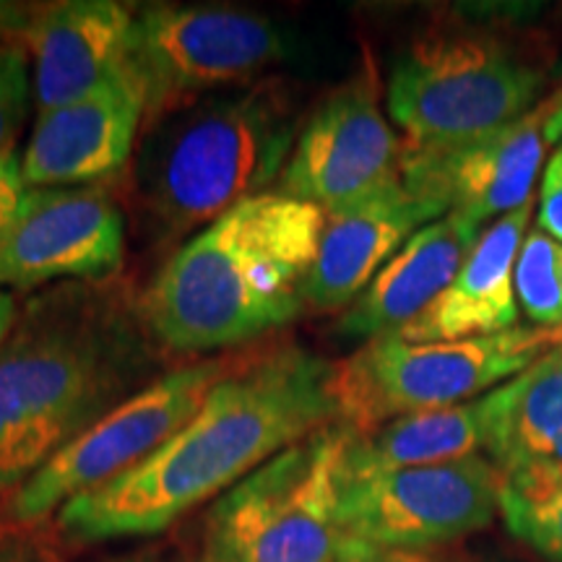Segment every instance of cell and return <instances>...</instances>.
I'll return each instance as SVG.
<instances>
[{"mask_svg": "<svg viewBox=\"0 0 562 562\" xmlns=\"http://www.w3.org/2000/svg\"><path fill=\"white\" fill-rule=\"evenodd\" d=\"M513 286L533 326H562V245L539 227L524 237Z\"/></svg>", "mask_w": 562, "mask_h": 562, "instance_id": "7402d4cb", "label": "cell"}, {"mask_svg": "<svg viewBox=\"0 0 562 562\" xmlns=\"http://www.w3.org/2000/svg\"><path fill=\"white\" fill-rule=\"evenodd\" d=\"M550 110L552 102H544L521 121L453 144H404V188L440 216L461 214L476 224L503 220L531 201Z\"/></svg>", "mask_w": 562, "mask_h": 562, "instance_id": "7c38bea8", "label": "cell"}, {"mask_svg": "<svg viewBox=\"0 0 562 562\" xmlns=\"http://www.w3.org/2000/svg\"><path fill=\"white\" fill-rule=\"evenodd\" d=\"M19 302L13 297V292L9 290H0V347H3V341L9 339L11 328L16 326V318H19Z\"/></svg>", "mask_w": 562, "mask_h": 562, "instance_id": "f546056e", "label": "cell"}, {"mask_svg": "<svg viewBox=\"0 0 562 562\" xmlns=\"http://www.w3.org/2000/svg\"><path fill=\"white\" fill-rule=\"evenodd\" d=\"M0 562H60V552L45 526L0 529Z\"/></svg>", "mask_w": 562, "mask_h": 562, "instance_id": "d4e9b609", "label": "cell"}, {"mask_svg": "<svg viewBox=\"0 0 562 562\" xmlns=\"http://www.w3.org/2000/svg\"><path fill=\"white\" fill-rule=\"evenodd\" d=\"M501 513L508 531L550 562H562V469L503 472Z\"/></svg>", "mask_w": 562, "mask_h": 562, "instance_id": "44dd1931", "label": "cell"}, {"mask_svg": "<svg viewBox=\"0 0 562 562\" xmlns=\"http://www.w3.org/2000/svg\"><path fill=\"white\" fill-rule=\"evenodd\" d=\"M149 372V347L123 302L63 281L21 307L0 347V406L70 440L140 391Z\"/></svg>", "mask_w": 562, "mask_h": 562, "instance_id": "277c9868", "label": "cell"}, {"mask_svg": "<svg viewBox=\"0 0 562 562\" xmlns=\"http://www.w3.org/2000/svg\"><path fill=\"white\" fill-rule=\"evenodd\" d=\"M558 347L562 326H516L461 341L378 336L334 364L336 422L351 432H368L404 414L474 402Z\"/></svg>", "mask_w": 562, "mask_h": 562, "instance_id": "8992f818", "label": "cell"}, {"mask_svg": "<svg viewBox=\"0 0 562 562\" xmlns=\"http://www.w3.org/2000/svg\"><path fill=\"white\" fill-rule=\"evenodd\" d=\"M326 224L315 203L277 191L250 195L195 232L157 273L140 318L161 347L209 355L292 323Z\"/></svg>", "mask_w": 562, "mask_h": 562, "instance_id": "7a4b0ae2", "label": "cell"}, {"mask_svg": "<svg viewBox=\"0 0 562 562\" xmlns=\"http://www.w3.org/2000/svg\"><path fill=\"white\" fill-rule=\"evenodd\" d=\"M539 229L562 245V140L547 161L539 191Z\"/></svg>", "mask_w": 562, "mask_h": 562, "instance_id": "484cf974", "label": "cell"}, {"mask_svg": "<svg viewBox=\"0 0 562 562\" xmlns=\"http://www.w3.org/2000/svg\"><path fill=\"white\" fill-rule=\"evenodd\" d=\"M292 37L263 13L227 5H149L136 11L125 74L151 125L175 110L266 79L292 58Z\"/></svg>", "mask_w": 562, "mask_h": 562, "instance_id": "ba28073f", "label": "cell"}, {"mask_svg": "<svg viewBox=\"0 0 562 562\" xmlns=\"http://www.w3.org/2000/svg\"><path fill=\"white\" fill-rule=\"evenodd\" d=\"M533 201L492 222L446 292L396 336L406 341H461L516 328L513 271L529 227Z\"/></svg>", "mask_w": 562, "mask_h": 562, "instance_id": "ac0fdd59", "label": "cell"}, {"mask_svg": "<svg viewBox=\"0 0 562 562\" xmlns=\"http://www.w3.org/2000/svg\"><path fill=\"white\" fill-rule=\"evenodd\" d=\"M68 438L53 427L13 417L0 406V501L13 495Z\"/></svg>", "mask_w": 562, "mask_h": 562, "instance_id": "603a6c76", "label": "cell"}, {"mask_svg": "<svg viewBox=\"0 0 562 562\" xmlns=\"http://www.w3.org/2000/svg\"><path fill=\"white\" fill-rule=\"evenodd\" d=\"M334 364L302 347L237 362L201 409L131 472L58 510L68 542L151 537L336 422Z\"/></svg>", "mask_w": 562, "mask_h": 562, "instance_id": "6da1fadb", "label": "cell"}, {"mask_svg": "<svg viewBox=\"0 0 562 562\" xmlns=\"http://www.w3.org/2000/svg\"><path fill=\"white\" fill-rule=\"evenodd\" d=\"M108 562H159V560H157V554H151V552H136V554H125V558H115Z\"/></svg>", "mask_w": 562, "mask_h": 562, "instance_id": "d6a6232c", "label": "cell"}, {"mask_svg": "<svg viewBox=\"0 0 562 562\" xmlns=\"http://www.w3.org/2000/svg\"><path fill=\"white\" fill-rule=\"evenodd\" d=\"M123 256L125 220L108 188H30L0 232V290L108 279Z\"/></svg>", "mask_w": 562, "mask_h": 562, "instance_id": "4fadbf2b", "label": "cell"}, {"mask_svg": "<svg viewBox=\"0 0 562 562\" xmlns=\"http://www.w3.org/2000/svg\"><path fill=\"white\" fill-rule=\"evenodd\" d=\"M542 83L544 70L503 32L446 24L417 34L398 53L385 94L404 144L432 146L521 121Z\"/></svg>", "mask_w": 562, "mask_h": 562, "instance_id": "5b68a950", "label": "cell"}, {"mask_svg": "<svg viewBox=\"0 0 562 562\" xmlns=\"http://www.w3.org/2000/svg\"><path fill=\"white\" fill-rule=\"evenodd\" d=\"M193 562H232V560H227L220 550H214V547L206 544V547H203L201 558H195Z\"/></svg>", "mask_w": 562, "mask_h": 562, "instance_id": "1f68e13d", "label": "cell"}, {"mask_svg": "<svg viewBox=\"0 0 562 562\" xmlns=\"http://www.w3.org/2000/svg\"><path fill=\"white\" fill-rule=\"evenodd\" d=\"M302 128L290 81L266 76L146 125L133 167L136 201L165 237L209 227L271 191Z\"/></svg>", "mask_w": 562, "mask_h": 562, "instance_id": "3957f363", "label": "cell"}, {"mask_svg": "<svg viewBox=\"0 0 562 562\" xmlns=\"http://www.w3.org/2000/svg\"><path fill=\"white\" fill-rule=\"evenodd\" d=\"M237 360L175 368L70 438L13 495L0 501V529L45 526L55 510L146 461L201 409Z\"/></svg>", "mask_w": 562, "mask_h": 562, "instance_id": "9c48e42d", "label": "cell"}, {"mask_svg": "<svg viewBox=\"0 0 562 562\" xmlns=\"http://www.w3.org/2000/svg\"><path fill=\"white\" fill-rule=\"evenodd\" d=\"M404 144L383 115L372 70L341 83L302 123L277 191L323 211L351 206L402 180Z\"/></svg>", "mask_w": 562, "mask_h": 562, "instance_id": "8fae6325", "label": "cell"}, {"mask_svg": "<svg viewBox=\"0 0 562 562\" xmlns=\"http://www.w3.org/2000/svg\"><path fill=\"white\" fill-rule=\"evenodd\" d=\"M40 3H16V0H0V40L24 42Z\"/></svg>", "mask_w": 562, "mask_h": 562, "instance_id": "f1b7e54d", "label": "cell"}, {"mask_svg": "<svg viewBox=\"0 0 562 562\" xmlns=\"http://www.w3.org/2000/svg\"><path fill=\"white\" fill-rule=\"evenodd\" d=\"M26 188L21 175V154L13 149L0 157V232L16 220L21 203H24Z\"/></svg>", "mask_w": 562, "mask_h": 562, "instance_id": "83f0119b", "label": "cell"}, {"mask_svg": "<svg viewBox=\"0 0 562 562\" xmlns=\"http://www.w3.org/2000/svg\"><path fill=\"white\" fill-rule=\"evenodd\" d=\"M487 459L501 472L521 467L562 469V347L480 398Z\"/></svg>", "mask_w": 562, "mask_h": 562, "instance_id": "d6986e66", "label": "cell"}, {"mask_svg": "<svg viewBox=\"0 0 562 562\" xmlns=\"http://www.w3.org/2000/svg\"><path fill=\"white\" fill-rule=\"evenodd\" d=\"M334 562H442L435 558L432 550H393V547H378L362 539L344 537Z\"/></svg>", "mask_w": 562, "mask_h": 562, "instance_id": "4316f807", "label": "cell"}, {"mask_svg": "<svg viewBox=\"0 0 562 562\" xmlns=\"http://www.w3.org/2000/svg\"><path fill=\"white\" fill-rule=\"evenodd\" d=\"M480 237L482 224L461 214L425 224L344 311L339 331L368 341L402 331L446 292Z\"/></svg>", "mask_w": 562, "mask_h": 562, "instance_id": "e0dca14e", "label": "cell"}, {"mask_svg": "<svg viewBox=\"0 0 562 562\" xmlns=\"http://www.w3.org/2000/svg\"><path fill=\"white\" fill-rule=\"evenodd\" d=\"M503 472L487 456L339 482V529L393 550H432L484 529L501 510Z\"/></svg>", "mask_w": 562, "mask_h": 562, "instance_id": "30bf717a", "label": "cell"}, {"mask_svg": "<svg viewBox=\"0 0 562 562\" xmlns=\"http://www.w3.org/2000/svg\"><path fill=\"white\" fill-rule=\"evenodd\" d=\"M440 214L393 182L385 191L351 206L326 211L318 256L305 279V311H347L414 232Z\"/></svg>", "mask_w": 562, "mask_h": 562, "instance_id": "2e32d148", "label": "cell"}, {"mask_svg": "<svg viewBox=\"0 0 562 562\" xmlns=\"http://www.w3.org/2000/svg\"><path fill=\"white\" fill-rule=\"evenodd\" d=\"M144 100L125 68L66 108L42 112L21 154L26 188L102 186L131 161Z\"/></svg>", "mask_w": 562, "mask_h": 562, "instance_id": "5bb4252c", "label": "cell"}, {"mask_svg": "<svg viewBox=\"0 0 562 562\" xmlns=\"http://www.w3.org/2000/svg\"><path fill=\"white\" fill-rule=\"evenodd\" d=\"M544 138H547V144H558V140L562 138V94L552 100V110H550V115H547V123H544Z\"/></svg>", "mask_w": 562, "mask_h": 562, "instance_id": "4dcf8cb0", "label": "cell"}, {"mask_svg": "<svg viewBox=\"0 0 562 562\" xmlns=\"http://www.w3.org/2000/svg\"><path fill=\"white\" fill-rule=\"evenodd\" d=\"M487 448L482 402L442 406L396 417L368 432H351L344 448L341 476L396 469L438 467L480 456Z\"/></svg>", "mask_w": 562, "mask_h": 562, "instance_id": "ffe728a7", "label": "cell"}, {"mask_svg": "<svg viewBox=\"0 0 562 562\" xmlns=\"http://www.w3.org/2000/svg\"><path fill=\"white\" fill-rule=\"evenodd\" d=\"M30 50L21 40H0V157L16 149L34 102Z\"/></svg>", "mask_w": 562, "mask_h": 562, "instance_id": "cb8c5ba5", "label": "cell"}, {"mask_svg": "<svg viewBox=\"0 0 562 562\" xmlns=\"http://www.w3.org/2000/svg\"><path fill=\"white\" fill-rule=\"evenodd\" d=\"M136 11L115 0H60L37 9L24 45L37 115L79 102L125 68Z\"/></svg>", "mask_w": 562, "mask_h": 562, "instance_id": "9a60e30c", "label": "cell"}, {"mask_svg": "<svg viewBox=\"0 0 562 562\" xmlns=\"http://www.w3.org/2000/svg\"><path fill=\"white\" fill-rule=\"evenodd\" d=\"M347 440L334 422L237 482L209 513L206 544L232 562H334Z\"/></svg>", "mask_w": 562, "mask_h": 562, "instance_id": "52a82bcc", "label": "cell"}]
</instances>
